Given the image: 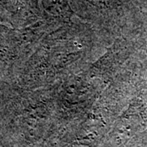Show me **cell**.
Masks as SVG:
<instances>
[]
</instances>
